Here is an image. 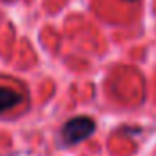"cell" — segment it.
I'll list each match as a JSON object with an SVG mask.
<instances>
[{
	"label": "cell",
	"mask_w": 156,
	"mask_h": 156,
	"mask_svg": "<svg viewBox=\"0 0 156 156\" xmlns=\"http://www.w3.org/2000/svg\"><path fill=\"white\" fill-rule=\"evenodd\" d=\"M96 129V123L94 120H91L89 116H76V118H71L64 123L62 127V140L64 144L67 145H76L80 142L87 140Z\"/></svg>",
	"instance_id": "6da1fadb"
},
{
	"label": "cell",
	"mask_w": 156,
	"mask_h": 156,
	"mask_svg": "<svg viewBox=\"0 0 156 156\" xmlns=\"http://www.w3.org/2000/svg\"><path fill=\"white\" fill-rule=\"evenodd\" d=\"M127 2H134V0H127Z\"/></svg>",
	"instance_id": "3957f363"
},
{
	"label": "cell",
	"mask_w": 156,
	"mask_h": 156,
	"mask_svg": "<svg viewBox=\"0 0 156 156\" xmlns=\"http://www.w3.org/2000/svg\"><path fill=\"white\" fill-rule=\"evenodd\" d=\"M22 100H24V94L16 93L15 89H11V87H0V115L5 113L7 109L18 105Z\"/></svg>",
	"instance_id": "7a4b0ae2"
}]
</instances>
